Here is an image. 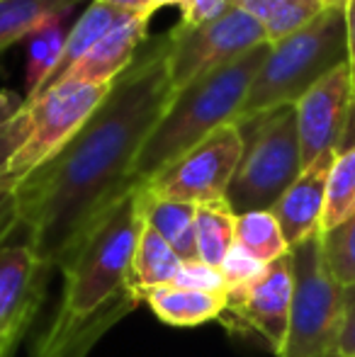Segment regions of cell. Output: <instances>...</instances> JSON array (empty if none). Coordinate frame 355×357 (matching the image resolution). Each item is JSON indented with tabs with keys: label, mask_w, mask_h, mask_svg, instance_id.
<instances>
[{
	"label": "cell",
	"mask_w": 355,
	"mask_h": 357,
	"mask_svg": "<svg viewBox=\"0 0 355 357\" xmlns=\"http://www.w3.org/2000/svg\"><path fill=\"white\" fill-rule=\"evenodd\" d=\"M149 20L144 15H122L63 80L93 85H112L134 63L142 44L149 39ZM61 80V83H63ZM56 88V85H54Z\"/></svg>",
	"instance_id": "13"
},
{
	"label": "cell",
	"mask_w": 355,
	"mask_h": 357,
	"mask_svg": "<svg viewBox=\"0 0 355 357\" xmlns=\"http://www.w3.org/2000/svg\"><path fill=\"white\" fill-rule=\"evenodd\" d=\"M236 5L261 24L270 44L304 29L326 10L324 0H236Z\"/></svg>",
	"instance_id": "20"
},
{
	"label": "cell",
	"mask_w": 355,
	"mask_h": 357,
	"mask_svg": "<svg viewBox=\"0 0 355 357\" xmlns=\"http://www.w3.org/2000/svg\"><path fill=\"white\" fill-rule=\"evenodd\" d=\"M236 127L243 151L229 183L227 204L236 216L270 212L302 173L294 105L241 119Z\"/></svg>",
	"instance_id": "5"
},
{
	"label": "cell",
	"mask_w": 355,
	"mask_h": 357,
	"mask_svg": "<svg viewBox=\"0 0 355 357\" xmlns=\"http://www.w3.org/2000/svg\"><path fill=\"white\" fill-rule=\"evenodd\" d=\"M151 5L153 10H158V8H168V5H178V0H151Z\"/></svg>",
	"instance_id": "36"
},
{
	"label": "cell",
	"mask_w": 355,
	"mask_h": 357,
	"mask_svg": "<svg viewBox=\"0 0 355 357\" xmlns=\"http://www.w3.org/2000/svg\"><path fill=\"white\" fill-rule=\"evenodd\" d=\"M168 75L173 90L185 88L199 75L224 68L248 54L251 49L268 44L263 27L239 5L199 27H173L168 32Z\"/></svg>",
	"instance_id": "7"
},
{
	"label": "cell",
	"mask_w": 355,
	"mask_h": 357,
	"mask_svg": "<svg viewBox=\"0 0 355 357\" xmlns=\"http://www.w3.org/2000/svg\"><path fill=\"white\" fill-rule=\"evenodd\" d=\"M234 5H236V0H178L180 15H183L180 24L183 27H199V24L222 17Z\"/></svg>",
	"instance_id": "29"
},
{
	"label": "cell",
	"mask_w": 355,
	"mask_h": 357,
	"mask_svg": "<svg viewBox=\"0 0 355 357\" xmlns=\"http://www.w3.org/2000/svg\"><path fill=\"white\" fill-rule=\"evenodd\" d=\"M107 90L109 85L63 80L56 88L47 90L32 105H27L32 127H29L27 142L15 153L8 175L20 180L39 163L52 158L88 122V117L105 100Z\"/></svg>",
	"instance_id": "9"
},
{
	"label": "cell",
	"mask_w": 355,
	"mask_h": 357,
	"mask_svg": "<svg viewBox=\"0 0 355 357\" xmlns=\"http://www.w3.org/2000/svg\"><path fill=\"white\" fill-rule=\"evenodd\" d=\"M341 357H355V287L348 289V306L341 333Z\"/></svg>",
	"instance_id": "31"
},
{
	"label": "cell",
	"mask_w": 355,
	"mask_h": 357,
	"mask_svg": "<svg viewBox=\"0 0 355 357\" xmlns=\"http://www.w3.org/2000/svg\"><path fill=\"white\" fill-rule=\"evenodd\" d=\"M171 284L183 287V289L209 291V294H227V280H224L222 270L212 268L207 263H199V260H185V263H180Z\"/></svg>",
	"instance_id": "27"
},
{
	"label": "cell",
	"mask_w": 355,
	"mask_h": 357,
	"mask_svg": "<svg viewBox=\"0 0 355 357\" xmlns=\"http://www.w3.org/2000/svg\"><path fill=\"white\" fill-rule=\"evenodd\" d=\"M268 44L251 49L234 63L209 71L173 93L132 168V188H144L183 153L227 124H236L256 73L261 71Z\"/></svg>",
	"instance_id": "3"
},
{
	"label": "cell",
	"mask_w": 355,
	"mask_h": 357,
	"mask_svg": "<svg viewBox=\"0 0 355 357\" xmlns=\"http://www.w3.org/2000/svg\"><path fill=\"white\" fill-rule=\"evenodd\" d=\"M219 270H222L224 280H227V294H229V291H241V289H246V287H251L263 273H266V265L253 258L246 248L234 243L232 248H229V253L224 255Z\"/></svg>",
	"instance_id": "26"
},
{
	"label": "cell",
	"mask_w": 355,
	"mask_h": 357,
	"mask_svg": "<svg viewBox=\"0 0 355 357\" xmlns=\"http://www.w3.org/2000/svg\"><path fill=\"white\" fill-rule=\"evenodd\" d=\"M10 348H13V345H8V343H0V357H5L10 353Z\"/></svg>",
	"instance_id": "37"
},
{
	"label": "cell",
	"mask_w": 355,
	"mask_h": 357,
	"mask_svg": "<svg viewBox=\"0 0 355 357\" xmlns=\"http://www.w3.org/2000/svg\"><path fill=\"white\" fill-rule=\"evenodd\" d=\"M144 301L151 306L158 321L168 326H202L207 321L222 319L227 309V294H209V291L183 289L176 284H163L156 289H149Z\"/></svg>",
	"instance_id": "16"
},
{
	"label": "cell",
	"mask_w": 355,
	"mask_h": 357,
	"mask_svg": "<svg viewBox=\"0 0 355 357\" xmlns=\"http://www.w3.org/2000/svg\"><path fill=\"white\" fill-rule=\"evenodd\" d=\"M355 214V142L338 151L326 180L322 234L341 226Z\"/></svg>",
	"instance_id": "23"
},
{
	"label": "cell",
	"mask_w": 355,
	"mask_h": 357,
	"mask_svg": "<svg viewBox=\"0 0 355 357\" xmlns=\"http://www.w3.org/2000/svg\"><path fill=\"white\" fill-rule=\"evenodd\" d=\"M142 192V214L144 224H149L161 238L178 253L183 260H197V248H195V204L171 202V199H158L149 195L144 188Z\"/></svg>",
	"instance_id": "18"
},
{
	"label": "cell",
	"mask_w": 355,
	"mask_h": 357,
	"mask_svg": "<svg viewBox=\"0 0 355 357\" xmlns=\"http://www.w3.org/2000/svg\"><path fill=\"white\" fill-rule=\"evenodd\" d=\"M73 10H61V13L52 15L44 22H39L32 32L24 37L27 44V61H24V102H32L39 93L44 90V85L49 83V78L54 75L61 59L63 44L68 39V20H71Z\"/></svg>",
	"instance_id": "15"
},
{
	"label": "cell",
	"mask_w": 355,
	"mask_h": 357,
	"mask_svg": "<svg viewBox=\"0 0 355 357\" xmlns=\"http://www.w3.org/2000/svg\"><path fill=\"white\" fill-rule=\"evenodd\" d=\"M22 109H27L22 93H13V90H0V127L13 122Z\"/></svg>",
	"instance_id": "32"
},
{
	"label": "cell",
	"mask_w": 355,
	"mask_h": 357,
	"mask_svg": "<svg viewBox=\"0 0 355 357\" xmlns=\"http://www.w3.org/2000/svg\"><path fill=\"white\" fill-rule=\"evenodd\" d=\"M241 132L236 124H227L161 170L151 183L144 185V190L158 199L195 207L224 202L229 183L241 160Z\"/></svg>",
	"instance_id": "8"
},
{
	"label": "cell",
	"mask_w": 355,
	"mask_h": 357,
	"mask_svg": "<svg viewBox=\"0 0 355 357\" xmlns=\"http://www.w3.org/2000/svg\"><path fill=\"white\" fill-rule=\"evenodd\" d=\"M122 15H127V13H119V10L109 8V5L93 0V3L83 10L81 17L71 24V32H68V39H66V44H63V52H61V59H59L56 71H54V75L49 78V83L44 85V90L37 95V98H42L47 90H52L54 85L61 83V80L68 75V71H71V68L76 66L83 56H86L90 49L95 47V42H98V39L103 37V34L107 32V29L112 27L119 17H122Z\"/></svg>",
	"instance_id": "19"
},
{
	"label": "cell",
	"mask_w": 355,
	"mask_h": 357,
	"mask_svg": "<svg viewBox=\"0 0 355 357\" xmlns=\"http://www.w3.org/2000/svg\"><path fill=\"white\" fill-rule=\"evenodd\" d=\"M292 309L278 357H341L348 289L333 278L324 258L322 234L289 248Z\"/></svg>",
	"instance_id": "6"
},
{
	"label": "cell",
	"mask_w": 355,
	"mask_h": 357,
	"mask_svg": "<svg viewBox=\"0 0 355 357\" xmlns=\"http://www.w3.org/2000/svg\"><path fill=\"white\" fill-rule=\"evenodd\" d=\"M168 34L137 54L88 122L15 185L22 236L44 268H59L83 234L132 190V168L173 98Z\"/></svg>",
	"instance_id": "1"
},
{
	"label": "cell",
	"mask_w": 355,
	"mask_h": 357,
	"mask_svg": "<svg viewBox=\"0 0 355 357\" xmlns=\"http://www.w3.org/2000/svg\"><path fill=\"white\" fill-rule=\"evenodd\" d=\"M183 260L166 243V238L156 234L149 224L142 226V234L134 245L132 265H129V289L139 301L149 289L171 284Z\"/></svg>",
	"instance_id": "17"
},
{
	"label": "cell",
	"mask_w": 355,
	"mask_h": 357,
	"mask_svg": "<svg viewBox=\"0 0 355 357\" xmlns=\"http://www.w3.org/2000/svg\"><path fill=\"white\" fill-rule=\"evenodd\" d=\"M15 185H17V180H15L13 175H3V178H0V245H5V241H8L20 226Z\"/></svg>",
	"instance_id": "30"
},
{
	"label": "cell",
	"mask_w": 355,
	"mask_h": 357,
	"mask_svg": "<svg viewBox=\"0 0 355 357\" xmlns=\"http://www.w3.org/2000/svg\"><path fill=\"white\" fill-rule=\"evenodd\" d=\"M234 243L246 248L263 265L289 253V245L282 236L278 219L273 212H246L236 216Z\"/></svg>",
	"instance_id": "24"
},
{
	"label": "cell",
	"mask_w": 355,
	"mask_h": 357,
	"mask_svg": "<svg viewBox=\"0 0 355 357\" xmlns=\"http://www.w3.org/2000/svg\"><path fill=\"white\" fill-rule=\"evenodd\" d=\"M234 231H236V214L224 202L199 204L195 212V248L197 260L212 268H219L224 255L234 245Z\"/></svg>",
	"instance_id": "21"
},
{
	"label": "cell",
	"mask_w": 355,
	"mask_h": 357,
	"mask_svg": "<svg viewBox=\"0 0 355 357\" xmlns=\"http://www.w3.org/2000/svg\"><path fill=\"white\" fill-rule=\"evenodd\" d=\"M13 236L0 245V343L8 345H15L32 321L47 273L29 241L24 236L13 241Z\"/></svg>",
	"instance_id": "12"
},
{
	"label": "cell",
	"mask_w": 355,
	"mask_h": 357,
	"mask_svg": "<svg viewBox=\"0 0 355 357\" xmlns=\"http://www.w3.org/2000/svg\"><path fill=\"white\" fill-rule=\"evenodd\" d=\"M346 42H348V71H351L353 95H355V0H348L346 5Z\"/></svg>",
	"instance_id": "33"
},
{
	"label": "cell",
	"mask_w": 355,
	"mask_h": 357,
	"mask_svg": "<svg viewBox=\"0 0 355 357\" xmlns=\"http://www.w3.org/2000/svg\"><path fill=\"white\" fill-rule=\"evenodd\" d=\"M324 258L331 268L333 278L346 289L355 287V214L341 226L322 234Z\"/></svg>",
	"instance_id": "25"
},
{
	"label": "cell",
	"mask_w": 355,
	"mask_h": 357,
	"mask_svg": "<svg viewBox=\"0 0 355 357\" xmlns=\"http://www.w3.org/2000/svg\"><path fill=\"white\" fill-rule=\"evenodd\" d=\"M292 263L289 253L266 265V273L251 287L229 291L222 321L229 328H243L258 333L275 355L282 350L287 335L289 309H292Z\"/></svg>",
	"instance_id": "11"
},
{
	"label": "cell",
	"mask_w": 355,
	"mask_h": 357,
	"mask_svg": "<svg viewBox=\"0 0 355 357\" xmlns=\"http://www.w3.org/2000/svg\"><path fill=\"white\" fill-rule=\"evenodd\" d=\"M336 153H326L299 173V178L285 190L270 212L275 214L287 245L302 243L322 234L324 202H326V180Z\"/></svg>",
	"instance_id": "14"
},
{
	"label": "cell",
	"mask_w": 355,
	"mask_h": 357,
	"mask_svg": "<svg viewBox=\"0 0 355 357\" xmlns=\"http://www.w3.org/2000/svg\"><path fill=\"white\" fill-rule=\"evenodd\" d=\"M83 0H0V54L24 42L29 32L61 10H76Z\"/></svg>",
	"instance_id": "22"
},
{
	"label": "cell",
	"mask_w": 355,
	"mask_h": 357,
	"mask_svg": "<svg viewBox=\"0 0 355 357\" xmlns=\"http://www.w3.org/2000/svg\"><path fill=\"white\" fill-rule=\"evenodd\" d=\"M324 5H326V8H341V10H346L348 0H324Z\"/></svg>",
	"instance_id": "35"
},
{
	"label": "cell",
	"mask_w": 355,
	"mask_h": 357,
	"mask_svg": "<svg viewBox=\"0 0 355 357\" xmlns=\"http://www.w3.org/2000/svg\"><path fill=\"white\" fill-rule=\"evenodd\" d=\"M105 3L109 8L119 10V13H129V15H144V17H151L156 10H153L151 0H98Z\"/></svg>",
	"instance_id": "34"
},
{
	"label": "cell",
	"mask_w": 355,
	"mask_h": 357,
	"mask_svg": "<svg viewBox=\"0 0 355 357\" xmlns=\"http://www.w3.org/2000/svg\"><path fill=\"white\" fill-rule=\"evenodd\" d=\"M29 127H32L29 109H22L13 122L0 127V178L8 175V168H10V163H13L15 153L20 151V146L27 142Z\"/></svg>",
	"instance_id": "28"
},
{
	"label": "cell",
	"mask_w": 355,
	"mask_h": 357,
	"mask_svg": "<svg viewBox=\"0 0 355 357\" xmlns=\"http://www.w3.org/2000/svg\"><path fill=\"white\" fill-rule=\"evenodd\" d=\"M297 114L302 170L326 153H338L348 146L351 122L355 119V95L348 63L328 73L294 105Z\"/></svg>",
	"instance_id": "10"
},
{
	"label": "cell",
	"mask_w": 355,
	"mask_h": 357,
	"mask_svg": "<svg viewBox=\"0 0 355 357\" xmlns=\"http://www.w3.org/2000/svg\"><path fill=\"white\" fill-rule=\"evenodd\" d=\"M142 226V192L132 188L73 245L59 265L61 304L39 340L37 357H83L107 326L139 304L129 289V265Z\"/></svg>",
	"instance_id": "2"
},
{
	"label": "cell",
	"mask_w": 355,
	"mask_h": 357,
	"mask_svg": "<svg viewBox=\"0 0 355 357\" xmlns=\"http://www.w3.org/2000/svg\"><path fill=\"white\" fill-rule=\"evenodd\" d=\"M348 63L346 10L326 8L312 24L270 44L266 61L248 88L239 122L297 105L328 73Z\"/></svg>",
	"instance_id": "4"
}]
</instances>
